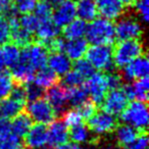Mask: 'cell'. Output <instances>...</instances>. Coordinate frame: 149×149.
I'll return each mask as SVG.
<instances>
[{
	"label": "cell",
	"instance_id": "bcb514c9",
	"mask_svg": "<svg viewBox=\"0 0 149 149\" xmlns=\"http://www.w3.org/2000/svg\"><path fill=\"white\" fill-rule=\"evenodd\" d=\"M10 122L9 120H4V118H0V138L10 134Z\"/></svg>",
	"mask_w": 149,
	"mask_h": 149
},
{
	"label": "cell",
	"instance_id": "ffe728a7",
	"mask_svg": "<svg viewBox=\"0 0 149 149\" xmlns=\"http://www.w3.org/2000/svg\"><path fill=\"white\" fill-rule=\"evenodd\" d=\"M88 49V42L85 39H74L64 41L63 52L70 60H79L85 56Z\"/></svg>",
	"mask_w": 149,
	"mask_h": 149
},
{
	"label": "cell",
	"instance_id": "8992f818",
	"mask_svg": "<svg viewBox=\"0 0 149 149\" xmlns=\"http://www.w3.org/2000/svg\"><path fill=\"white\" fill-rule=\"evenodd\" d=\"M118 127L116 116L104 110L96 111L90 118H88V128L95 136H103L113 132Z\"/></svg>",
	"mask_w": 149,
	"mask_h": 149
},
{
	"label": "cell",
	"instance_id": "60d3db41",
	"mask_svg": "<svg viewBox=\"0 0 149 149\" xmlns=\"http://www.w3.org/2000/svg\"><path fill=\"white\" fill-rule=\"evenodd\" d=\"M10 39V26L4 15H0V45Z\"/></svg>",
	"mask_w": 149,
	"mask_h": 149
},
{
	"label": "cell",
	"instance_id": "7402d4cb",
	"mask_svg": "<svg viewBox=\"0 0 149 149\" xmlns=\"http://www.w3.org/2000/svg\"><path fill=\"white\" fill-rule=\"evenodd\" d=\"M113 132L114 135H116V140L118 144L124 149L130 146L136 140L139 135L138 131L126 124H123L120 126L116 127Z\"/></svg>",
	"mask_w": 149,
	"mask_h": 149
},
{
	"label": "cell",
	"instance_id": "681fc988",
	"mask_svg": "<svg viewBox=\"0 0 149 149\" xmlns=\"http://www.w3.org/2000/svg\"><path fill=\"white\" fill-rule=\"evenodd\" d=\"M125 7H132L135 5L137 0H118Z\"/></svg>",
	"mask_w": 149,
	"mask_h": 149
},
{
	"label": "cell",
	"instance_id": "db71d44e",
	"mask_svg": "<svg viewBox=\"0 0 149 149\" xmlns=\"http://www.w3.org/2000/svg\"><path fill=\"white\" fill-rule=\"evenodd\" d=\"M99 149H113V148H111V147H105V148H99Z\"/></svg>",
	"mask_w": 149,
	"mask_h": 149
},
{
	"label": "cell",
	"instance_id": "6da1fadb",
	"mask_svg": "<svg viewBox=\"0 0 149 149\" xmlns=\"http://www.w3.org/2000/svg\"><path fill=\"white\" fill-rule=\"evenodd\" d=\"M86 41L92 45H109L116 41V32L112 22L101 19H95L90 22L86 29Z\"/></svg>",
	"mask_w": 149,
	"mask_h": 149
},
{
	"label": "cell",
	"instance_id": "ac0fdd59",
	"mask_svg": "<svg viewBox=\"0 0 149 149\" xmlns=\"http://www.w3.org/2000/svg\"><path fill=\"white\" fill-rule=\"evenodd\" d=\"M46 65H48V68L56 76H64L72 70V63L63 52H51V54H48Z\"/></svg>",
	"mask_w": 149,
	"mask_h": 149
},
{
	"label": "cell",
	"instance_id": "9f6ffc18",
	"mask_svg": "<svg viewBox=\"0 0 149 149\" xmlns=\"http://www.w3.org/2000/svg\"><path fill=\"white\" fill-rule=\"evenodd\" d=\"M25 149H33V148H29V147H27V148H25Z\"/></svg>",
	"mask_w": 149,
	"mask_h": 149
},
{
	"label": "cell",
	"instance_id": "d4e9b609",
	"mask_svg": "<svg viewBox=\"0 0 149 149\" xmlns=\"http://www.w3.org/2000/svg\"><path fill=\"white\" fill-rule=\"evenodd\" d=\"M76 11L80 19L84 22H92L98 15L95 0H79L76 4Z\"/></svg>",
	"mask_w": 149,
	"mask_h": 149
},
{
	"label": "cell",
	"instance_id": "f1b7e54d",
	"mask_svg": "<svg viewBox=\"0 0 149 149\" xmlns=\"http://www.w3.org/2000/svg\"><path fill=\"white\" fill-rule=\"evenodd\" d=\"M92 133L89 130L88 126L84 125L83 123L74 126L70 128V131H68V136L72 139L74 143L77 144H86L91 141H93V137H92Z\"/></svg>",
	"mask_w": 149,
	"mask_h": 149
},
{
	"label": "cell",
	"instance_id": "836d02e7",
	"mask_svg": "<svg viewBox=\"0 0 149 149\" xmlns=\"http://www.w3.org/2000/svg\"><path fill=\"white\" fill-rule=\"evenodd\" d=\"M19 24L23 29H25L29 33L35 34L40 22L34 13H26L19 17Z\"/></svg>",
	"mask_w": 149,
	"mask_h": 149
},
{
	"label": "cell",
	"instance_id": "8d00e7d4",
	"mask_svg": "<svg viewBox=\"0 0 149 149\" xmlns=\"http://www.w3.org/2000/svg\"><path fill=\"white\" fill-rule=\"evenodd\" d=\"M74 70L79 74H81L84 79H88L96 70L86 58H81L79 60H76L74 65Z\"/></svg>",
	"mask_w": 149,
	"mask_h": 149
},
{
	"label": "cell",
	"instance_id": "74e56055",
	"mask_svg": "<svg viewBox=\"0 0 149 149\" xmlns=\"http://www.w3.org/2000/svg\"><path fill=\"white\" fill-rule=\"evenodd\" d=\"M33 11H34L35 17L39 19V22H45V21L51 19L53 9H52V7L50 6L47 2L42 1V2L36 4Z\"/></svg>",
	"mask_w": 149,
	"mask_h": 149
},
{
	"label": "cell",
	"instance_id": "ee69618b",
	"mask_svg": "<svg viewBox=\"0 0 149 149\" xmlns=\"http://www.w3.org/2000/svg\"><path fill=\"white\" fill-rule=\"evenodd\" d=\"M135 8L136 11L138 13L139 17H141L144 23H147L149 21V5L148 2L146 1H143V0H137L136 3H135Z\"/></svg>",
	"mask_w": 149,
	"mask_h": 149
},
{
	"label": "cell",
	"instance_id": "7dc6e473",
	"mask_svg": "<svg viewBox=\"0 0 149 149\" xmlns=\"http://www.w3.org/2000/svg\"><path fill=\"white\" fill-rule=\"evenodd\" d=\"M57 149H85L82 145L80 144H77V143H74V142H66L65 144L61 145V146H59Z\"/></svg>",
	"mask_w": 149,
	"mask_h": 149
},
{
	"label": "cell",
	"instance_id": "4dcf8cb0",
	"mask_svg": "<svg viewBox=\"0 0 149 149\" xmlns=\"http://www.w3.org/2000/svg\"><path fill=\"white\" fill-rule=\"evenodd\" d=\"M15 82L10 72L6 70L0 72V101L10 95V92L15 87Z\"/></svg>",
	"mask_w": 149,
	"mask_h": 149
},
{
	"label": "cell",
	"instance_id": "11a10c76",
	"mask_svg": "<svg viewBox=\"0 0 149 149\" xmlns=\"http://www.w3.org/2000/svg\"><path fill=\"white\" fill-rule=\"evenodd\" d=\"M72 1H74H74H79V0H72Z\"/></svg>",
	"mask_w": 149,
	"mask_h": 149
},
{
	"label": "cell",
	"instance_id": "9c48e42d",
	"mask_svg": "<svg viewBox=\"0 0 149 149\" xmlns=\"http://www.w3.org/2000/svg\"><path fill=\"white\" fill-rule=\"evenodd\" d=\"M116 38L120 41L125 40L139 39L143 34V29L141 24L136 19L131 17H120L114 26Z\"/></svg>",
	"mask_w": 149,
	"mask_h": 149
},
{
	"label": "cell",
	"instance_id": "f546056e",
	"mask_svg": "<svg viewBox=\"0 0 149 149\" xmlns=\"http://www.w3.org/2000/svg\"><path fill=\"white\" fill-rule=\"evenodd\" d=\"M32 36H33V34L29 33L25 29H23L19 26V24L10 28V39L13 40V43H15L19 47V46L25 47V46L29 45L33 39Z\"/></svg>",
	"mask_w": 149,
	"mask_h": 149
},
{
	"label": "cell",
	"instance_id": "d6a6232c",
	"mask_svg": "<svg viewBox=\"0 0 149 149\" xmlns=\"http://www.w3.org/2000/svg\"><path fill=\"white\" fill-rule=\"evenodd\" d=\"M62 77H63L62 78V86L65 87L66 89L83 86L84 81H85V79L74 70H70Z\"/></svg>",
	"mask_w": 149,
	"mask_h": 149
},
{
	"label": "cell",
	"instance_id": "277c9868",
	"mask_svg": "<svg viewBox=\"0 0 149 149\" xmlns=\"http://www.w3.org/2000/svg\"><path fill=\"white\" fill-rule=\"evenodd\" d=\"M86 59L95 70L100 72H112L114 68L112 48L109 45H92L88 47Z\"/></svg>",
	"mask_w": 149,
	"mask_h": 149
},
{
	"label": "cell",
	"instance_id": "d590c367",
	"mask_svg": "<svg viewBox=\"0 0 149 149\" xmlns=\"http://www.w3.org/2000/svg\"><path fill=\"white\" fill-rule=\"evenodd\" d=\"M0 149H23L22 138L13 133L0 138Z\"/></svg>",
	"mask_w": 149,
	"mask_h": 149
},
{
	"label": "cell",
	"instance_id": "7c38bea8",
	"mask_svg": "<svg viewBox=\"0 0 149 149\" xmlns=\"http://www.w3.org/2000/svg\"><path fill=\"white\" fill-rule=\"evenodd\" d=\"M76 17H77L76 3L72 0H64L58 6L54 7L51 19L60 29V28L65 27L72 21H74Z\"/></svg>",
	"mask_w": 149,
	"mask_h": 149
},
{
	"label": "cell",
	"instance_id": "5bb4252c",
	"mask_svg": "<svg viewBox=\"0 0 149 149\" xmlns=\"http://www.w3.org/2000/svg\"><path fill=\"white\" fill-rule=\"evenodd\" d=\"M95 4L98 13L110 22L122 17L126 8L118 0H95Z\"/></svg>",
	"mask_w": 149,
	"mask_h": 149
},
{
	"label": "cell",
	"instance_id": "f6af8a7d",
	"mask_svg": "<svg viewBox=\"0 0 149 149\" xmlns=\"http://www.w3.org/2000/svg\"><path fill=\"white\" fill-rule=\"evenodd\" d=\"M125 149H148V137L146 132L139 133L136 140Z\"/></svg>",
	"mask_w": 149,
	"mask_h": 149
},
{
	"label": "cell",
	"instance_id": "6f0895ef",
	"mask_svg": "<svg viewBox=\"0 0 149 149\" xmlns=\"http://www.w3.org/2000/svg\"><path fill=\"white\" fill-rule=\"evenodd\" d=\"M143 1H146V2H148V0H143Z\"/></svg>",
	"mask_w": 149,
	"mask_h": 149
},
{
	"label": "cell",
	"instance_id": "603a6c76",
	"mask_svg": "<svg viewBox=\"0 0 149 149\" xmlns=\"http://www.w3.org/2000/svg\"><path fill=\"white\" fill-rule=\"evenodd\" d=\"M24 106L25 103H22L8 96L4 100L0 101V118L11 120L23 111Z\"/></svg>",
	"mask_w": 149,
	"mask_h": 149
},
{
	"label": "cell",
	"instance_id": "83f0119b",
	"mask_svg": "<svg viewBox=\"0 0 149 149\" xmlns=\"http://www.w3.org/2000/svg\"><path fill=\"white\" fill-rule=\"evenodd\" d=\"M21 57V49L15 43H5L1 47V58L4 66L13 68L19 62Z\"/></svg>",
	"mask_w": 149,
	"mask_h": 149
},
{
	"label": "cell",
	"instance_id": "30bf717a",
	"mask_svg": "<svg viewBox=\"0 0 149 149\" xmlns=\"http://www.w3.org/2000/svg\"><path fill=\"white\" fill-rule=\"evenodd\" d=\"M149 72V60L146 54L139 56L133 59L131 62L123 68L122 78L127 81L133 82L135 80L148 77Z\"/></svg>",
	"mask_w": 149,
	"mask_h": 149
},
{
	"label": "cell",
	"instance_id": "e575fe53",
	"mask_svg": "<svg viewBox=\"0 0 149 149\" xmlns=\"http://www.w3.org/2000/svg\"><path fill=\"white\" fill-rule=\"evenodd\" d=\"M83 122L81 114L77 108H72V109L64 110L62 112V123L65 125L68 128H72L74 126L81 124Z\"/></svg>",
	"mask_w": 149,
	"mask_h": 149
},
{
	"label": "cell",
	"instance_id": "3957f363",
	"mask_svg": "<svg viewBox=\"0 0 149 149\" xmlns=\"http://www.w3.org/2000/svg\"><path fill=\"white\" fill-rule=\"evenodd\" d=\"M145 54V46L139 39L120 41L112 50L113 64L123 68L133 59Z\"/></svg>",
	"mask_w": 149,
	"mask_h": 149
},
{
	"label": "cell",
	"instance_id": "5b68a950",
	"mask_svg": "<svg viewBox=\"0 0 149 149\" xmlns=\"http://www.w3.org/2000/svg\"><path fill=\"white\" fill-rule=\"evenodd\" d=\"M28 116L36 124L49 125L56 118V112L51 107L47 100L44 98H39L36 100H31L26 106Z\"/></svg>",
	"mask_w": 149,
	"mask_h": 149
},
{
	"label": "cell",
	"instance_id": "ba28073f",
	"mask_svg": "<svg viewBox=\"0 0 149 149\" xmlns=\"http://www.w3.org/2000/svg\"><path fill=\"white\" fill-rule=\"evenodd\" d=\"M84 88H85L86 92H87L88 97L91 98V100L94 103L101 104L106 93L109 91L107 82H106L105 74H103L101 72H95L85 82Z\"/></svg>",
	"mask_w": 149,
	"mask_h": 149
},
{
	"label": "cell",
	"instance_id": "2e32d148",
	"mask_svg": "<svg viewBox=\"0 0 149 149\" xmlns=\"http://www.w3.org/2000/svg\"><path fill=\"white\" fill-rule=\"evenodd\" d=\"M47 127L43 124L32 125L31 129L25 136V144L33 149H41L47 145Z\"/></svg>",
	"mask_w": 149,
	"mask_h": 149
},
{
	"label": "cell",
	"instance_id": "cb8c5ba5",
	"mask_svg": "<svg viewBox=\"0 0 149 149\" xmlns=\"http://www.w3.org/2000/svg\"><path fill=\"white\" fill-rule=\"evenodd\" d=\"M32 122L29 116H28L27 112H21L17 116H15L13 118H11L10 122V129L11 133L15 134V136L19 137V138H23L26 136L29 130L32 127Z\"/></svg>",
	"mask_w": 149,
	"mask_h": 149
},
{
	"label": "cell",
	"instance_id": "f5cc1de1",
	"mask_svg": "<svg viewBox=\"0 0 149 149\" xmlns=\"http://www.w3.org/2000/svg\"><path fill=\"white\" fill-rule=\"evenodd\" d=\"M43 149H54V148H53V147H50L49 146V147H44Z\"/></svg>",
	"mask_w": 149,
	"mask_h": 149
},
{
	"label": "cell",
	"instance_id": "4316f807",
	"mask_svg": "<svg viewBox=\"0 0 149 149\" xmlns=\"http://www.w3.org/2000/svg\"><path fill=\"white\" fill-rule=\"evenodd\" d=\"M86 29H87V23L80 19H74L70 24L63 27L62 34L64 39L66 40H74L81 39L85 36Z\"/></svg>",
	"mask_w": 149,
	"mask_h": 149
},
{
	"label": "cell",
	"instance_id": "1f68e13d",
	"mask_svg": "<svg viewBox=\"0 0 149 149\" xmlns=\"http://www.w3.org/2000/svg\"><path fill=\"white\" fill-rule=\"evenodd\" d=\"M88 99V94L84 86L68 89V101L74 107H78Z\"/></svg>",
	"mask_w": 149,
	"mask_h": 149
},
{
	"label": "cell",
	"instance_id": "44dd1931",
	"mask_svg": "<svg viewBox=\"0 0 149 149\" xmlns=\"http://www.w3.org/2000/svg\"><path fill=\"white\" fill-rule=\"evenodd\" d=\"M36 70L27 62L19 59L15 65L11 68V76L13 80L19 82L21 85H27L31 83L34 79Z\"/></svg>",
	"mask_w": 149,
	"mask_h": 149
},
{
	"label": "cell",
	"instance_id": "f907efd6",
	"mask_svg": "<svg viewBox=\"0 0 149 149\" xmlns=\"http://www.w3.org/2000/svg\"><path fill=\"white\" fill-rule=\"evenodd\" d=\"M64 0H47L46 2L48 3V4L50 5V6L53 8V7H56V6H58V5L60 4V3H62L63 2Z\"/></svg>",
	"mask_w": 149,
	"mask_h": 149
},
{
	"label": "cell",
	"instance_id": "b9f144b4",
	"mask_svg": "<svg viewBox=\"0 0 149 149\" xmlns=\"http://www.w3.org/2000/svg\"><path fill=\"white\" fill-rule=\"evenodd\" d=\"M25 89H26V94H27V100H29V101L42 98V95H43V92H44L43 89H41L37 85H35L33 82L27 84L25 86Z\"/></svg>",
	"mask_w": 149,
	"mask_h": 149
},
{
	"label": "cell",
	"instance_id": "d6986e66",
	"mask_svg": "<svg viewBox=\"0 0 149 149\" xmlns=\"http://www.w3.org/2000/svg\"><path fill=\"white\" fill-rule=\"evenodd\" d=\"M59 28L52 22V19L45 22H40L35 34L40 44L46 46L50 43L53 39L58 37Z\"/></svg>",
	"mask_w": 149,
	"mask_h": 149
},
{
	"label": "cell",
	"instance_id": "52a82bcc",
	"mask_svg": "<svg viewBox=\"0 0 149 149\" xmlns=\"http://www.w3.org/2000/svg\"><path fill=\"white\" fill-rule=\"evenodd\" d=\"M48 49L40 43H30L25 46L21 51L19 59L27 62L37 72L38 70L45 68L47 64Z\"/></svg>",
	"mask_w": 149,
	"mask_h": 149
},
{
	"label": "cell",
	"instance_id": "484cf974",
	"mask_svg": "<svg viewBox=\"0 0 149 149\" xmlns=\"http://www.w3.org/2000/svg\"><path fill=\"white\" fill-rule=\"evenodd\" d=\"M57 81L58 76H56L51 70L45 66L41 70H38L37 72H35V76H34L32 82L41 89L45 90L57 84Z\"/></svg>",
	"mask_w": 149,
	"mask_h": 149
},
{
	"label": "cell",
	"instance_id": "9a60e30c",
	"mask_svg": "<svg viewBox=\"0 0 149 149\" xmlns=\"http://www.w3.org/2000/svg\"><path fill=\"white\" fill-rule=\"evenodd\" d=\"M47 144L53 148H58L65 144L70 139L68 128L62 123V120H54L49 124V127L47 128Z\"/></svg>",
	"mask_w": 149,
	"mask_h": 149
},
{
	"label": "cell",
	"instance_id": "7bdbcfd3",
	"mask_svg": "<svg viewBox=\"0 0 149 149\" xmlns=\"http://www.w3.org/2000/svg\"><path fill=\"white\" fill-rule=\"evenodd\" d=\"M105 77H106L108 89L109 90L120 89L123 87V78L118 74L110 72L107 74H105Z\"/></svg>",
	"mask_w": 149,
	"mask_h": 149
},
{
	"label": "cell",
	"instance_id": "8fae6325",
	"mask_svg": "<svg viewBox=\"0 0 149 149\" xmlns=\"http://www.w3.org/2000/svg\"><path fill=\"white\" fill-rule=\"evenodd\" d=\"M128 97L123 91V89H114L109 90L106 93L102 104V110L112 114L118 116L123 112V110L128 105Z\"/></svg>",
	"mask_w": 149,
	"mask_h": 149
},
{
	"label": "cell",
	"instance_id": "f35d334b",
	"mask_svg": "<svg viewBox=\"0 0 149 149\" xmlns=\"http://www.w3.org/2000/svg\"><path fill=\"white\" fill-rule=\"evenodd\" d=\"M37 4V0H15L13 7L17 13L26 15V13H32Z\"/></svg>",
	"mask_w": 149,
	"mask_h": 149
},
{
	"label": "cell",
	"instance_id": "816d5d0a",
	"mask_svg": "<svg viewBox=\"0 0 149 149\" xmlns=\"http://www.w3.org/2000/svg\"><path fill=\"white\" fill-rule=\"evenodd\" d=\"M3 68H4V64H3L2 58H1V46H0V72L3 70Z\"/></svg>",
	"mask_w": 149,
	"mask_h": 149
},
{
	"label": "cell",
	"instance_id": "e0dca14e",
	"mask_svg": "<svg viewBox=\"0 0 149 149\" xmlns=\"http://www.w3.org/2000/svg\"><path fill=\"white\" fill-rule=\"evenodd\" d=\"M123 91L127 95L128 99L139 100V101L146 102L148 99V91H149V81L148 77L142 78V79L135 80L132 83L125 85L122 88Z\"/></svg>",
	"mask_w": 149,
	"mask_h": 149
},
{
	"label": "cell",
	"instance_id": "7a4b0ae2",
	"mask_svg": "<svg viewBox=\"0 0 149 149\" xmlns=\"http://www.w3.org/2000/svg\"><path fill=\"white\" fill-rule=\"evenodd\" d=\"M120 116L124 124L133 127L139 133L146 132L149 122L148 106L146 102L133 100L128 103Z\"/></svg>",
	"mask_w": 149,
	"mask_h": 149
},
{
	"label": "cell",
	"instance_id": "c3c4849f",
	"mask_svg": "<svg viewBox=\"0 0 149 149\" xmlns=\"http://www.w3.org/2000/svg\"><path fill=\"white\" fill-rule=\"evenodd\" d=\"M9 5H10V0H0V13H4Z\"/></svg>",
	"mask_w": 149,
	"mask_h": 149
},
{
	"label": "cell",
	"instance_id": "4fadbf2b",
	"mask_svg": "<svg viewBox=\"0 0 149 149\" xmlns=\"http://www.w3.org/2000/svg\"><path fill=\"white\" fill-rule=\"evenodd\" d=\"M46 100L54 109L56 114L62 113L68 104V89L62 85L55 84L46 91Z\"/></svg>",
	"mask_w": 149,
	"mask_h": 149
},
{
	"label": "cell",
	"instance_id": "ab89813d",
	"mask_svg": "<svg viewBox=\"0 0 149 149\" xmlns=\"http://www.w3.org/2000/svg\"><path fill=\"white\" fill-rule=\"evenodd\" d=\"M76 108L79 110L83 120H88V118H90L96 112V110H97V104L94 103L92 100L87 99L85 102H83L81 105H79Z\"/></svg>",
	"mask_w": 149,
	"mask_h": 149
}]
</instances>
